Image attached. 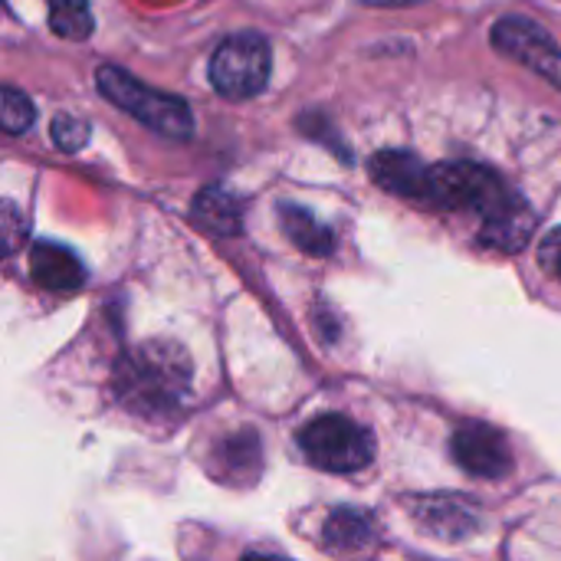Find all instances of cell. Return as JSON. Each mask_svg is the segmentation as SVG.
<instances>
[{
    "instance_id": "cell-11",
    "label": "cell",
    "mask_w": 561,
    "mask_h": 561,
    "mask_svg": "<svg viewBox=\"0 0 561 561\" xmlns=\"http://www.w3.org/2000/svg\"><path fill=\"white\" fill-rule=\"evenodd\" d=\"M427 171L421 164V158H414L411 151H378L371 158V178L401 197H414L424 201V184H427Z\"/></svg>"
},
{
    "instance_id": "cell-19",
    "label": "cell",
    "mask_w": 561,
    "mask_h": 561,
    "mask_svg": "<svg viewBox=\"0 0 561 561\" xmlns=\"http://www.w3.org/2000/svg\"><path fill=\"white\" fill-rule=\"evenodd\" d=\"M539 263H542L546 273H552V276L561 279V227H556L552 233L542 237V243H539Z\"/></svg>"
},
{
    "instance_id": "cell-21",
    "label": "cell",
    "mask_w": 561,
    "mask_h": 561,
    "mask_svg": "<svg viewBox=\"0 0 561 561\" xmlns=\"http://www.w3.org/2000/svg\"><path fill=\"white\" fill-rule=\"evenodd\" d=\"M368 3H417V0H368Z\"/></svg>"
},
{
    "instance_id": "cell-4",
    "label": "cell",
    "mask_w": 561,
    "mask_h": 561,
    "mask_svg": "<svg viewBox=\"0 0 561 561\" xmlns=\"http://www.w3.org/2000/svg\"><path fill=\"white\" fill-rule=\"evenodd\" d=\"M306 460L325 473H358L375 460V437L345 414H322L299 431Z\"/></svg>"
},
{
    "instance_id": "cell-6",
    "label": "cell",
    "mask_w": 561,
    "mask_h": 561,
    "mask_svg": "<svg viewBox=\"0 0 561 561\" xmlns=\"http://www.w3.org/2000/svg\"><path fill=\"white\" fill-rule=\"evenodd\" d=\"M493 43L500 53L513 56L516 62L529 66L542 79L561 89V49L559 43L533 20L526 16H503L493 26Z\"/></svg>"
},
{
    "instance_id": "cell-10",
    "label": "cell",
    "mask_w": 561,
    "mask_h": 561,
    "mask_svg": "<svg viewBox=\"0 0 561 561\" xmlns=\"http://www.w3.org/2000/svg\"><path fill=\"white\" fill-rule=\"evenodd\" d=\"M536 230V214L533 207L513 194L506 204H500L493 214L483 217V227H480V243L493 247V250H503V253H516L529 243Z\"/></svg>"
},
{
    "instance_id": "cell-18",
    "label": "cell",
    "mask_w": 561,
    "mask_h": 561,
    "mask_svg": "<svg viewBox=\"0 0 561 561\" xmlns=\"http://www.w3.org/2000/svg\"><path fill=\"white\" fill-rule=\"evenodd\" d=\"M89 138V125L76 115H56L53 118V141L62 151H79Z\"/></svg>"
},
{
    "instance_id": "cell-17",
    "label": "cell",
    "mask_w": 561,
    "mask_h": 561,
    "mask_svg": "<svg viewBox=\"0 0 561 561\" xmlns=\"http://www.w3.org/2000/svg\"><path fill=\"white\" fill-rule=\"evenodd\" d=\"M0 99H3V102H0V122H3V128H7L10 135L26 131V128L33 125V118H36L33 102H30L20 89H13V85H7Z\"/></svg>"
},
{
    "instance_id": "cell-12",
    "label": "cell",
    "mask_w": 561,
    "mask_h": 561,
    "mask_svg": "<svg viewBox=\"0 0 561 561\" xmlns=\"http://www.w3.org/2000/svg\"><path fill=\"white\" fill-rule=\"evenodd\" d=\"M194 220L207 233L233 237L243 227V204L230 191H224V187H204L194 197Z\"/></svg>"
},
{
    "instance_id": "cell-13",
    "label": "cell",
    "mask_w": 561,
    "mask_h": 561,
    "mask_svg": "<svg viewBox=\"0 0 561 561\" xmlns=\"http://www.w3.org/2000/svg\"><path fill=\"white\" fill-rule=\"evenodd\" d=\"M279 224H283V233L309 256H329L335 250V233L299 204H283Z\"/></svg>"
},
{
    "instance_id": "cell-3",
    "label": "cell",
    "mask_w": 561,
    "mask_h": 561,
    "mask_svg": "<svg viewBox=\"0 0 561 561\" xmlns=\"http://www.w3.org/2000/svg\"><path fill=\"white\" fill-rule=\"evenodd\" d=\"M516 191L503 178L470 161L434 164L424 184V204H434L440 210H477L480 217L493 214Z\"/></svg>"
},
{
    "instance_id": "cell-8",
    "label": "cell",
    "mask_w": 561,
    "mask_h": 561,
    "mask_svg": "<svg viewBox=\"0 0 561 561\" xmlns=\"http://www.w3.org/2000/svg\"><path fill=\"white\" fill-rule=\"evenodd\" d=\"M411 519L440 542H460L467 536H473L480 529L477 510H470L467 503L454 500V496H421L414 500Z\"/></svg>"
},
{
    "instance_id": "cell-1",
    "label": "cell",
    "mask_w": 561,
    "mask_h": 561,
    "mask_svg": "<svg viewBox=\"0 0 561 561\" xmlns=\"http://www.w3.org/2000/svg\"><path fill=\"white\" fill-rule=\"evenodd\" d=\"M191 388V358L174 342H145L115 368L118 398L148 417L174 411Z\"/></svg>"
},
{
    "instance_id": "cell-20",
    "label": "cell",
    "mask_w": 561,
    "mask_h": 561,
    "mask_svg": "<svg viewBox=\"0 0 561 561\" xmlns=\"http://www.w3.org/2000/svg\"><path fill=\"white\" fill-rule=\"evenodd\" d=\"M243 561H286V559H273V556H247Z\"/></svg>"
},
{
    "instance_id": "cell-5",
    "label": "cell",
    "mask_w": 561,
    "mask_h": 561,
    "mask_svg": "<svg viewBox=\"0 0 561 561\" xmlns=\"http://www.w3.org/2000/svg\"><path fill=\"white\" fill-rule=\"evenodd\" d=\"M273 53L260 33H233L210 56V82L227 99H253L270 82Z\"/></svg>"
},
{
    "instance_id": "cell-15",
    "label": "cell",
    "mask_w": 561,
    "mask_h": 561,
    "mask_svg": "<svg viewBox=\"0 0 561 561\" xmlns=\"http://www.w3.org/2000/svg\"><path fill=\"white\" fill-rule=\"evenodd\" d=\"M49 30L62 39H85L92 33L89 0H46Z\"/></svg>"
},
{
    "instance_id": "cell-7",
    "label": "cell",
    "mask_w": 561,
    "mask_h": 561,
    "mask_svg": "<svg viewBox=\"0 0 561 561\" xmlns=\"http://www.w3.org/2000/svg\"><path fill=\"white\" fill-rule=\"evenodd\" d=\"M450 450H454V460L470 477H480V480H503L513 470V454H510L506 437L483 421L460 424L450 437Z\"/></svg>"
},
{
    "instance_id": "cell-2",
    "label": "cell",
    "mask_w": 561,
    "mask_h": 561,
    "mask_svg": "<svg viewBox=\"0 0 561 561\" xmlns=\"http://www.w3.org/2000/svg\"><path fill=\"white\" fill-rule=\"evenodd\" d=\"M95 85L122 112L135 115L138 122H145L148 128H154V131H161L168 138H187L191 128H194V115H191L184 99L158 92V89L138 82L135 76H128L118 66H99Z\"/></svg>"
},
{
    "instance_id": "cell-14",
    "label": "cell",
    "mask_w": 561,
    "mask_h": 561,
    "mask_svg": "<svg viewBox=\"0 0 561 561\" xmlns=\"http://www.w3.org/2000/svg\"><path fill=\"white\" fill-rule=\"evenodd\" d=\"M371 536H375V523H371V516H368V513H362V510H352V506L335 510V513L325 519V526H322V539H325V546L342 549V552H352V549L368 546V542H371Z\"/></svg>"
},
{
    "instance_id": "cell-16",
    "label": "cell",
    "mask_w": 561,
    "mask_h": 561,
    "mask_svg": "<svg viewBox=\"0 0 561 561\" xmlns=\"http://www.w3.org/2000/svg\"><path fill=\"white\" fill-rule=\"evenodd\" d=\"M217 457L230 467L227 470V480H253L256 470H260V440H256L253 431H243V434L230 437L217 450Z\"/></svg>"
},
{
    "instance_id": "cell-9",
    "label": "cell",
    "mask_w": 561,
    "mask_h": 561,
    "mask_svg": "<svg viewBox=\"0 0 561 561\" xmlns=\"http://www.w3.org/2000/svg\"><path fill=\"white\" fill-rule=\"evenodd\" d=\"M30 276L36 286H43L49 293H76L85 283V266L69 247L39 240L30 250Z\"/></svg>"
}]
</instances>
